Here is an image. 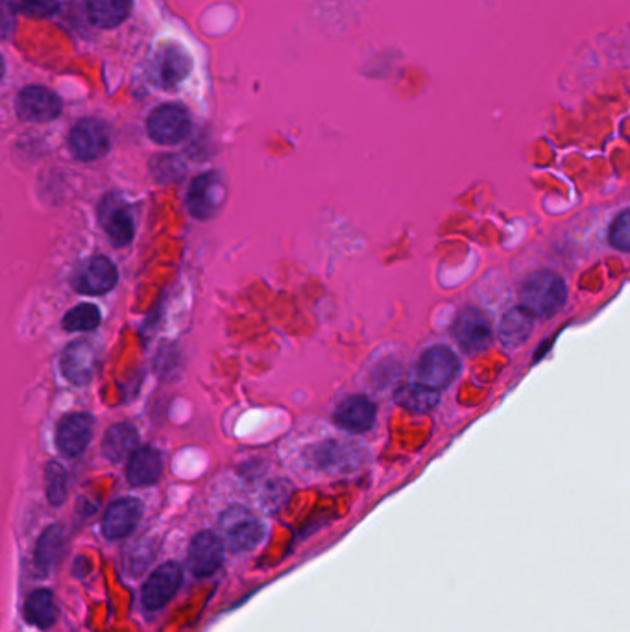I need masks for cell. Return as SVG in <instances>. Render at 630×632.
Returning a JSON list of instances; mask_svg holds the SVG:
<instances>
[{
  "mask_svg": "<svg viewBox=\"0 0 630 632\" xmlns=\"http://www.w3.org/2000/svg\"><path fill=\"white\" fill-rule=\"evenodd\" d=\"M15 30V13L10 2L0 0V39L10 37Z\"/></svg>",
  "mask_w": 630,
  "mask_h": 632,
  "instance_id": "30",
  "label": "cell"
},
{
  "mask_svg": "<svg viewBox=\"0 0 630 632\" xmlns=\"http://www.w3.org/2000/svg\"><path fill=\"white\" fill-rule=\"evenodd\" d=\"M453 337L466 353H479L486 350L492 342L490 322L479 309H464L455 318Z\"/></svg>",
  "mask_w": 630,
  "mask_h": 632,
  "instance_id": "12",
  "label": "cell"
},
{
  "mask_svg": "<svg viewBox=\"0 0 630 632\" xmlns=\"http://www.w3.org/2000/svg\"><path fill=\"white\" fill-rule=\"evenodd\" d=\"M13 12L23 13L26 17L45 19L58 12V0H10Z\"/></svg>",
  "mask_w": 630,
  "mask_h": 632,
  "instance_id": "28",
  "label": "cell"
},
{
  "mask_svg": "<svg viewBox=\"0 0 630 632\" xmlns=\"http://www.w3.org/2000/svg\"><path fill=\"white\" fill-rule=\"evenodd\" d=\"M98 220L115 246L132 243L135 235L134 217L132 209L122 198L115 195L104 196L98 209Z\"/></svg>",
  "mask_w": 630,
  "mask_h": 632,
  "instance_id": "9",
  "label": "cell"
},
{
  "mask_svg": "<svg viewBox=\"0 0 630 632\" xmlns=\"http://www.w3.org/2000/svg\"><path fill=\"white\" fill-rule=\"evenodd\" d=\"M226 202V185L219 172H204L194 178L187 191V209L194 219L215 217Z\"/></svg>",
  "mask_w": 630,
  "mask_h": 632,
  "instance_id": "4",
  "label": "cell"
},
{
  "mask_svg": "<svg viewBox=\"0 0 630 632\" xmlns=\"http://www.w3.org/2000/svg\"><path fill=\"white\" fill-rule=\"evenodd\" d=\"M376 403L363 394L348 396L337 405L333 413V422L350 433H366L376 424Z\"/></svg>",
  "mask_w": 630,
  "mask_h": 632,
  "instance_id": "16",
  "label": "cell"
},
{
  "mask_svg": "<svg viewBox=\"0 0 630 632\" xmlns=\"http://www.w3.org/2000/svg\"><path fill=\"white\" fill-rule=\"evenodd\" d=\"M461 370L457 353L448 346H431L418 361L420 383L433 390H442L453 383Z\"/></svg>",
  "mask_w": 630,
  "mask_h": 632,
  "instance_id": "5",
  "label": "cell"
},
{
  "mask_svg": "<svg viewBox=\"0 0 630 632\" xmlns=\"http://www.w3.org/2000/svg\"><path fill=\"white\" fill-rule=\"evenodd\" d=\"M161 474H163V461L158 450L141 448L128 457L126 477L132 487L156 485Z\"/></svg>",
  "mask_w": 630,
  "mask_h": 632,
  "instance_id": "18",
  "label": "cell"
},
{
  "mask_svg": "<svg viewBox=\"0 0 630 632\" xmlns=\"http://www.w3.org/2000/svg\"><path fill=\"white\" fill-rule=\"evenodd\" d=\"M222 544L228 546L233 553H248L259 546L267 529L263 522L244 507H231L220 518Z\"/></svg>",
  "mask_w": 630,
  "mask_h": 632,
  "instance_id": "2",
  "label": "cell"
},
{
  "mask_svg": "<svg viewBox=\"0 0 630 632\" xmlns=\"http://www.w3.org/2000/svg\"><path fill=\"white\" fill-rule=\"evenodd\" d=\"M137 444L139 435L132 424H115L108 429L102 450L111 462H122L137 450Z\"/></svg>",
  "mask_w": 630,
  "mask_h": 632,
  "instance_id": "21",
  "label": "cell"
},
{
  "mask_svg": "<svg viewBox=\"0 0 630 632\" xmlns=\"http://www.w3.org/2000/svg\"><path fill=\"white\" fill-rule=\"evenodd\" d=\"M357 451L339 442H331L329 446L320 448L316 453V464L329 472H348L352 464H357Z\"/></svg>",
  "mask_w": 630,
  "mask_h": 632,
  "instance_id": "24",
  "label": "cell"
},
{
  "mask_svg": "<svg viewBox=\"0 0 630 632\" xmlns=\"http://www.w3.org/2000/svg\"><path fill=\"white\" fill-rule=\"evenodd\" d=\"M224 560V544L219 536L209 531H202L194 536L187 564L194 577L206 579L219 572Z\"/></svg>",
  "mask_w": 630,
  "mask_h": 632,
  "instance_id": "13",
  "label": "cell"
},
{
  "mask_svg": "<svg viewBox=\"0 0 630 632\" xmlns=\"http://www.w3.org/2000/svg\"><path fill=\"white\" fill-rule=\"evenodd\" d=\"M396 403L405 411L414 414H427L435 411L440 403V392L429 389L422 383H409L401 385L394 394Z\"/></svg>",
  "mask_w": 630,
  "mask_h": 632,
  "instance_id": "20",
  "label": "cell"
},
{
  "mask_svg": "<svg viewBox=\"0 0 630 632\" xmlns=\"http://www.w3.org/2000/svg\"><path fill=\"white\" fill-rule=\"evenodd\" d=\"M119 280L117 268L108 257L97 256L87 259L74 274V289L82 294L98 296L110 292Z\"/></svg>",
  "mask_w": 630,
  "mask_h": 632,
  "instance_id": "14",
  "label": "cell"
},
{
  "mask_svg": "<svg viewBox=\"0 0 630 632\" xmlns=\"http://www.w3.org/2000/svg\"><path fill=\"white\" fill-rule=\"evenodd\" d=\"M134 0H91L89 19L98 28H115L122 25L132 12Z\"/></svg>",
  "mask_w": 630,
  "mask_h": 632,
  "instance_id": "23",
  "label": "cell"
},
{
  "mask_svg": "<svg viewBox=\"0 0 630 632\" xmlns=\"http://www.w3.org/2000/svg\"><path fill=\"white\" fill-rule=\"evenodd\" d=\"M110 128L98 119H82L76 122L69 135V148L80 161H97L110 152Z\"/></svg>",
  "mask_w": 630,
  "mask_h": 632,
  "instance_id": "7",
  "label": "cell"
},
{
  "mask_svg": "<svg viewBox=\"0 0 630 632\" xmlns=\"http://www.w3.org/2000/svg\"><path fill=\"white\" fill-rule=\"evenodd\" d=\"M191 67L193 61L180 45L163 43L148 60V76L159 89H172L189 76Z\"/></svg>",
  "mask_w": 630,
  "mask_h": 632,
  "instance_id": "3",
  "label": "cell"
},
{
  "mask_svg": "<svg viewBox=\"0 0 630 632\" xmlns=\"http://www.w3.org/2000/svg\"><path fill=\"white\" fill-rule=\"evenodd\" d=\"M143 516V505L135 498H122L113 501L102 520V533L108 540H121L132 535L137 523Z\"/></svg>",
  "mask_w": 630,
  "mask_h": 632,
  "instance_id": "17",
  "label": "cell"
},
{
  "mask_svg": "<svg viewBox=\"0 0 630 632\" xmlns=\"http://www.w3.org/2000/svg\"><path fill=\"white\" fill-rule=\"evenodd\" d=\"M93 427L95 420L91 414L76 413L65 416L56 433V444L61 455L71 459L82 455L93 437Z\"/></svg>",
  "mask_w": 630,
  "mask_h": 632,
  "instance_id": "15",
  "label": "cell"
},
{
  "mask_svg": "<svg viewBox=\"0 0 630 632\" xmlns=\"http://www.w3.org/2000/svg\"><path fill=\"white\" fill-rule=\"evenodd\" d=\"M146 130L158 145H178L191 132V117L180 104H165L150 113Z\"/></svg>",
  "mask_w": 630,
  "mask_h": 632,
  "instance_id": "6",
  "label": "cell"
},
{
  "mask_svg": "<svg viewBox=\"0 0 630 632\" xmlns=\"http://www.w3.org/2000/svg\"><path fill=\"white\" fill-rule=\"evenodd\" d=\"M15 110L23 121L50 122L60 117L61 100L47 87L28 86L19 93Z\"/></svg>",
  "mask_w": 630,
  "mask_h": 632,
  "instance_id": "11",
  "label": "cell"
},
{
  "mask_svg": "<svg viewBox=\"0 0 630 632\" xmlns=\"http://www.w3.org/2000/svg\"><path fill=\"white\" fill-rule=\"evenodd\" d=\"M60 616L56 597L50 590H37L30 594L25 603V618L30 625L39 629H49Z\"/></svg>",
  "mask_w": 630,
  "mask_h": 632,
  "instance_id": "22",
  "label": "cell"
},
{
  "mask_svg": "<svg viewBox=\"0 0 630 632\" xmlns=\"http://www.w3.org/2000/svg\"><path fill=\"white\" fill-rule=\"evenodd\" d=\"M100 365V350L95 342H71L61 353V372L74 385H87Z\"/></svg>",
  "mask_w": 630,
  "mask_h": 632,
  "instance_id": "8",
  "label": "cell"
},
{
  "mask_svg": "<svg viewBox=\"0 0 630 632\" xmlns=\"http://www.w3.org/2000/svg\"><path fill=\"white\" fill-rule=\"evenodd\" d=\"M521 307H525L533 316L551 318L557 315L568 300V289L564 280L551 272H533L521 283Z\"/></svg>",
  "mask_w": 630,
  "mask_h": 632,
  "instance_id": "1",
  "label": "cell"
},
{
  "mask_svg": "<svg viewBox=\"0 0 630 632\" xmlns=\"http://www.w3.org/2000/svg\"><path fill=\"white\" fill-rule=\"evenodd\" d=\"M608 241L619 250V252H629L630 250V215L629 211H621L618 217L612 222L608 231Z\"/></svg>",
  "mask_w": 630,
  "mask_h": 632,
  "instance_id": "29",
  "label": "cell"
},
{
  "mask_svg": "<svg viewBox=\"0 0 630 632\" xmlns=\"http://www.w3.org/2000/svg\"><path fill=\"white\" fill-rule=\"evenodd\" d=\"M45 477H47V498L52 505H61L67 499V487H69L65 468L58 462H49Z\"/></svg>",
  "mask_w": 630,
  "mask_h": 632,
  "instance_id": "27",
  "label": "cell"
},
{
  "mask_svg": "<svg viewBox=\"0 0 630 632\" xmlns=\"http://www.w3.org/2000/svg\"><path fill=\"white\" fill-rule=\"evenodd\" d=\"M61 546H63V533L58 525H52L37 542L36 562L39 572L49 573L54 568L56 559L60 557Z\"/></svg>",
  "mask_w": 630,
  "mask_h": 632,
  "instance_id": "25",
  "label": "cell"
},
{
  "mask_svg": "<svg viewBox=\"0 0 630 632\" xmlns=\"http://www.w3.org/2000/svg\"><path fill=\"white\" fill-rule=\"evenodd\" d=\"M2 76H4V60L0 56V80H2Z\"/></svg>",
  "mask_w": 630,
  "mask_h": 632,
  "instance_id": "31",
  "label": "cell"
},
{
  "mask_svg": "<svg viewBox=\"0 0 630 632\" xmlns=\"http://www.w3.org/2000/svg\"><path fill=\"white\" fill-rule=\"evenodd\" d=\"M534 328V316L525 307H514L507 311L499 322V341L507 348H520L529 341Z\"/></svg>",
  "mask_w": 630,
  "mask_h": 632,
  "instance_id": "19",
  "label": "cell"
},
{
  "mask_svg": "<svg viewBox=\"0 0 630 632\" xmlns=\"http://www.w3.org/2000/svg\"><path fill=\"white\" fill-rule=\"evenodd\" d=\"M183 583V573L180 564L167 562L159 566L156 572L150 573L148 581L143 586L141 599L146 610H159L178 594Z\"/></svg>",
  "mask_w": 630,
  "mask_h": 632,
  "instance_id": "10",
  "label": "cell"
},
{
  "mask_svg": "<svg viewBox=\"0 0 630 632\" xmlns=\"http://www.w3.org/2000/svg\"><path fill=\"white\" fill-rule=\"evenodd\" d=\"M100 326V311L93 304H80L73 307L63 318L65 331H95Z\"/></svg>",
  "mask_w": 630,
  "mask_h": 632,
  "instance_id": "26",
  "label": "cell"
}]
</instances>
